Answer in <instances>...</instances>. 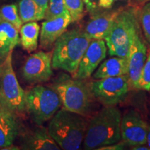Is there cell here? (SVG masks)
I'll return each mask as SVG.
<instances>
[{"label": "cell", "instance_id": "obj_34", "mask_svg": "<svg viewBox=\"0 0 150 150\" xmlns=\"http://www.w3.org/2000/svg\"><path fill=\"white\" fill-rule=\"evenodd\" d=\"M2 63H3V62H2ZM2 63H1V64H0V74H1V70H2V67H3V64H2Z\"/></svg>", "mask_w": 150, "mask_h": 150}, {"label": "cell", "instance_id": "obj_13", "mask_svg": "<svg viewBox=\"0 0 150 150\" xmlns=\"http://www.w3.org/2000/svg\"><path fill=\"white\" fill-rule=\"evenodd\" d=\"M147 48L142 33L136 35L133 40L128 56V76L131 89H135L140 72L147 56Z\"/></svg>", "mask_w": 150, "mask_h": 150}, {"label": "cell", "instance_id": "obj_16", "mask_svg": "<svg viewBox=\"0 0 150 150\" xmlns=\"http://www.w3.org/2000/svg\"><path fill=\"white\" fill-rule=\"evenodd\" d=\"M21 129L19 117L0 109V149L12 145Z\"/></svg>", "mask_w": 150, "mask_h": 150}, {"label": "cell", "instance_id": "obj_2", "mask_svg": "<svg viewBox=\"0 0 150 150\" xmlns=\"http://www.w3.org/2000/svg\"><path fill=\"white\" fill-rule=\"evenodd\" d=\"M87 125L85 116L63 108L50 119L47 129L61 149L77 150L83 144Z\"/></svg>", "mask_w": 150, "mask_h": 150}, {"label": "cell", "instance_id": "obj_8", "mask_svg": "<svg viewBox=\"0 0 150 150\" xmlns=\"http://www.w3.org/2000/svg\"><path fill=\"white\" fill-rule=\"evenodd\" d=\"M93 96L104 106L124 102L131 89L128 74L100 79L89 84Z\"/></svg>", "mask_w": 150, "mask_h": 150}, {"label": "cell", "instance_id": "obj_17", "mask_svg": "<svg viewBox=\"0 0 150 150\" xmlns=\"http://www.w3.org/2000/svg\"><path fill=\"white\" fill-rule=\"evenodd\" d=\"M125 74H128V58L112 56L100 64L94 73L93 77L95 79H100Z\"/></svg>", "mask_w": 150, "mask_h": 150}, {"label": "cell", "instance_id": "obj_23", "mask_svg": "<svg viewBox=\"0 0 150 150\" xmlns=\"http://www.w3.org/2000/svg\"><path fill=\"white\" fill-rule=\"evenodd\" d=\"M135 89L150 91V52L147 55L145 64L142 67Z\"/></svg>", "mask_w": 150, "mask_h": 150}, {"label": "cell", "instance_id": "obj_30", "mask_svg": "<svg viewBox=\"0 0 150 150\" xmlns=\"http://www.w3.org/2000/svg\"><path fill=\"white\" fill-rule=\"evenodd\" d=\"M131 149H134V150H149V148L148 147V146H145V145H138V146H135V147H131Z\"/></svg>", "mask_w": 150, "mask_h": 150}, {"label": "cell", "instance_id": "obj_22", "mask_svg": "<svg viewBox=\"0 0 150 150\" xmlns=\"http://www.w3.org/2000/svg\"><path fill=\"white\" fill-rule=\"evenodd\" d=\"M66 10L71 16L72 22L81 20L83 16L84 3L83 0H63Z\"/></svg>", "mask_w": 150, "mask_h": 150}, {"label": "cell", "instance_id": "obj_11", "mask_svg": "<svg viewBox=\"0 0 150 150\" xmlns=\"http://www.w3.org/2000/svg\"><path fill=\"white\" fill-rule=\"evenodd\" d=\"M107 50L104 40H92L81 59L73 78L84 80L90 77L106 57Z\"/></svg>", "mask_w": 150, "mask_h": 150}, {"label": "cell", "instance_id": "obj_4", "mask_svg": "<svg viewBox=\"0 0 150 150\" xmlns=\"http://www.w3.org/2000/svg\"><path fill=\"white\" fill-rule=\"evenodd\" d=\"M92 40L84 31H66L56 40L52 55V68L74 75L84 52Z\"/></svg>", "mask_w": 150, "mask_h": 150}, {"label": "cell", "instance_id": "obj_1", "mask_svg": "<svg viewBox=\"0 0 150 150\" xmlns=\"http://www.w3.org/2000/svg\"><path fill=\"white\" fill-rule=\"evenodd\" d=\"M121 119V112L116 106H104L88 122L83 149L97 150L120 141Z\"/></svg>", "mask_w": 150, "mask_h": 150}, {"label": "cell", "instance_id": "obj_29", "mask_svg": "<svg viewBox=\"0 0 150 150\" xmlns=\"http://www.w3.org/2000/svg\"><path fill=\"white\" fill-rule=\"evenodd\" d=\"M117 0H99L97 6L99 8L104 9H109L111 8Z\"/></svg>", "mask_w": 150, "mask_h": 150}, {"label": "cell", "instance_id": "obj_33", "mask_svg": "<svg viewBox=\"0 0 150 150\" xmlns=\"http://www.w3.org/2000/svg\"><path fill=\"white\" fill-rule=\"evenodd\" d=\"M138 1H140V2H148V1H150V0H138Z\"/></svg>", "mask_w": 150, "mask_h": 150}, {"label": "cell", "instance_id": "obj_27", "mask_svg": "<svg viewBox=\"0 0 150 150\" xmlns=\"http://www.w3.org/2000/svg\"><path fill=\"white\" fill-rule=\"evenodd\" d=\"M50 0H33V1L37 5L38 8L40 11V13L41 16V18L43 20L44 19L45 13L46 9L47 8L48 3Z\"/></svg>", "mask_w": 150, "mask_h": 150}, {"label": "cell", "instance_id": "obj_9", "mask_svg": "<svg viewBox=\"0 0 150 150\" xmlns=\"http://www.w3.org/2000/svg\"><path fill=\"white\" fill-rule=\"evenodd\" d=\"M52 55L43 51L31 54L21 67L22 76L25 81L34 84L50 80L53 75Z\"/></svg>", "mask_w": 150, "mask_h": 150}, {"label": "cell", "instance_id": "obj_25", "mask_svg": "<svg viewBox=\"0 0 150 150\" xmlns=\"http://www.w3.org/2000/svg\"><path fill=\"white\" fill-rule=\"evenodd\" d=\"M140 23L144 35L150 46V1L146 2L139 14Z\"/></svg>", "mask_w": 150, "mask_h": 150}, {"label": "cell", "instance_id": "obj_31", "mask_svg": "<svg viewBox=\"0 0 150 150\" xmlns=\"http://www.w3.org/2000/svg\"><path fill=\"white\" fill-rule=\"evenodd\" d=\"M147 145L150 149V123L148 124V129L147 134Z\"/></svg>", "mask_w": 150, "mask_h": 150}, {"label": "cell", "instance_id": "obj_20", "mask_svg": "<svg viewBox=\"0 0 150 150\" xmlns=\"http://www.w3.org/2000/svg\"><path fill=\"white\" fill-rule=\"evenodd\" d=\"M18 8L22 24L42 20L39 9L33 0H20Z\"/></svg>", "mask_w": 150, "mask_h": 150}, {"label": "cell", "instance_id": "obj_32", "mask_svg": "<svg viewBox=\"0 0 150 150\" xmlns=\"http://www.w3.org/2000/svg\"><path fill=\"white\" fill-rule=\"evenodd\" d=\"M5 56H4L3 55H1V54H0V64H1V63L4 61V60L5 59Z\"/></svg>", "mask_w": 150, "mask_h": 150}, {"label": "cell", "instance_id": "obj_21", "mask_svg": "<svg viewBox=\"0 0 150 150\" xmlns=\"http://www.w3.org/2000/svg\"><path fill=\"white\" fill-rule=\"evenodd\" d=\"M8 22L15 26L18 30L22 25L16 4L4 5L0 8V23Z\"/></svg>", "mask_w": 150, "mask_h": 150}, {"label": "cell", "instance_id": "obj_12", "mask_svg": "<svg viewBox=\"0 0 150 150\" xmlns=\"http://www.w3.org/2000/svg\"><path fill=\"white\" fill-rule=\"evenodd\" d=\"M20 149L24 150H59L61 148L54 141L47 127L42 125L22 131L20 134Z\"/></svg>", "mask_w": 150, "mask_h": 150}, {"label": "cell", "instance_id": "obj_18", "mask_svg": "<svg viewBox=\"0 0 150 150\" xmlns=\"http://www.w3.org/2000/svg\"><path fill=\"white\" fill-rule=\"evenodd\" d=\"M20 44L19 30L8 22L0 23V54L6 56Z\"/></svg>", "mask_w": 150, "mask_h": 150}, {"label": "cell", "instance_id": "obj_26", "mask_svg": "<svg viewBox=\"0 0 150 150\" xmlns=\"http://www.w3.org/2000/svg\"><path fill=\"white\" fill-rule=\"evenodd\" d=\"M127 147H129L128 145L125 143V142H123L122 140H120L116 143L99 147L97 150H122L126 149Z\"/></svg>", "mask_w": 150, "mask_h": 150}, {"label": "cell", "instance_id": "obj_19", "mask_svg": "<svg viewBox=\"0 0 150 150\" xmlns=\"http://www.w3.org/2000/svg\"><path fill=\"white\" fill-rule=\"evenodd\" d=\"M40 31V26L35 21L28 22L22 24L19 29V34L20 43L24 50L31 52L36 50Z\"/></svg>", "mask_w": 150, "mask_h": 150}, {"label": "cell", "instance_id": "obj_7", "mask_svg": "<svg viewBox=\"0 0 150 150\" xmlns=\"http://www.w3.org/2000/svg\"><path fill=\"white\" fill-rule=\"evenodd\" d=\"M61 106L59 95L51 87L38 85L25 92V111L35 125L50 120Z\"/></svg>", "mask_w": 150, "mask_h": 150}, {"label": "cell", "instance_id": "obj_10", "mask_svg": "<svg viewBox=\"0 0 150 150\" xmlns=\"http://www.w3.org/2000/svg\"><path fill=\"white\" fill-rule=\"evenodd\" d=\"M147 129L148 124L135 110L129 109L122 116L121 140L129 147L147 145Z\"/></svg>", "mask_w": 150, "mask_h": 150}, {"label": "cell", "instance_id": "obj_14", "mask_svg": "<svg viewBox=\"0 0 150 150\" xmlns=\"http://www.w3.org/2000/svg\"><path fill=\"white\" fill-rule=\"evenodd\" d=\"M71 22L72 19L68 11L61 16L43 22L40 31L41 47L45 50L51 48L56 40L66 31Z\"/></svg>", "mask_w": 150, "mask_h": 150}, {"label": "cell", "instance_id": "obj_24", "mask_svg": "<svg viewBox=\"0 0 150 150\" xmlns=\"http://www.w3.org/2000/svg\"><path fill=\"white\" fill-rule=\"evenodd\" d=\"M67 11L63 0H50L44 19L46 20H51L62 16Z\"/></svg>", "mask_w": 150, "mask_h": 150}, {"label": "cell", "instance_id": "obj_5", "mask_svg": "<svg viewBox=\"0 0 150 150\" xmlns=\"http://www.w3.org/2000/svg\"><path fill=\"white\" fill-rule=\"evenodd\" d=\"M51 88L58 94L65 110L83 116L91 111L94 97L90 85L83 79L70 77L63 73L54 79Z\"/></svg>", "mask_w": 150, "mask_h": 150}, {"label": "cell", "instance_id": "obj_28", "mask_svg": "<svg viewBox=\"0 0 150 150\" xmlns=\"http://www.w3.org/2000/svg\"><path fill=\"white\" fill-rule=\"evenodd\" d=\"M83 3L85 4L87 10L92 14L95 13L97 7H98L97 3H98L99 0H83Z\"/></svg>", "mask_w": 150, "mask_h": 150}, {"label": "cell", "instance_id": "obj_3", "mask_svg": "<svg viewBox=\"0 0 150 150\" xmlns=\"http://www.w3.org/2000/svg\"><path fill=\"white\" fill-rule=\"evenodd\" d=\"M139 14L134 7L120 11L104 38L110 56L128 58L133 40L141 32Z\"/></svg>", "mask_w": 150, "mask_h": 150}, {"label": "cell", "instance_id": "obj_6", "mask_svg": "<svg viewBox=\"0 0 150 150\" xmlns=\"http://www.w3.org/2000/svg\"><path fill=\"white\" fill-rule=\"evenodd\" d=\"M0 74V109L18 117L25 113V91L17 79L12 65V52L4 60Z\"/></svg>", "mask_w": 150, "mask_h": 150}, {"label": "cell", "instance_id": "obj_15", "mask_svg": "<svg viewBox=\"0 0 150 150\" xmlns=\"http://www.w3.org/2000/svg\"><path fill=\"white\" fill-rule=\"evenodd\" d=\"M121 9L93 14L86 24L84 31L91 40H104Z\"/></svg>", "mask_w": 150, "mask_h": 150}]
</instances>
